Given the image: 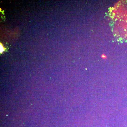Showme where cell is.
Instances as JSON below:
<instances>
[{
	"label": "cell",
	"mask_w": 127,
	"mask_h": 127,
	"mask_svg": "<svg viewBox=\"0 0 127 127\" xmlns=\"http://www.w3.org/2000/svg\"><path fill=\"white\" fill-rule=\"evenodd\" d=\"M5 49L4 47L2 44L0 43V53H2L4 51Z\"/></svg>",
	"instance_id": "1"
},
{
	"label": "cell",
	"mask_w": 127,
	"mask_h": 127,
	"mask_svg": "<svg viewBox=\"0 0 127 127\" xmlns=\"http://www.w3.org/2000/svg\"><path fill=\"white\" fill-rule=\"evenodd\" d=\"M101 57L102 58L104 59H106V58H107V56H106V55L105 54H102V55L101 56Z\"/></svg>",
	"instance_id": "2"
}]
</instances>
